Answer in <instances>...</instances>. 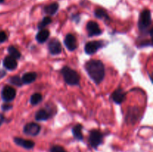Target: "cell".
I'll return each instance as SVG.
<instances>
[{"instance_id": "1", "label": "cell", "mask_w": 153, "mask_h": 152, "mask_svg": "<svg viewBox=\"0 0 153 152\" xmlns=\"http://www.w3.org/2000/svg\"><path fill=\"white\" fill-rule=\"evenodd\" d=\"M85 68L90 77L97 84H100L104 80L105 76V69L101 61L90 60L85 63Z\"/></svg>"}, {"instance_id": "2", "label": "cell", "mask_w": 153, "mask_h": 152, "mask_svg": "<svg viewBox=\"0 0 153 152\" xmlns=\"http://www.w3.org/2000/svg\"><path fill=\"white\" fill-rule=\"evenodd\" d=\"M64 81L70 86H79L80 84V77L77 72L70 67L65 66L61 70Z\"/></svg>"}, {"instance_id": "3", "label": "cell", "mask_w": 153, "mask_h": 152, "mask_svg": "<svg viewBox=\"0 0 153 152\" xmlns=\"http://www.w3.org/2000/svg\"><path fill=\"white\" fill-rule=\"evenodd\" d=\"M152 25V13L148 9L140 13L138 20V28L141 32H146Z\"/></svg>"}, {"instance_id": "4", "label": "cell", "mask_w": 153, "mask_h": 152, "mask_svg": "<svg viewBox=\"0 0 153 152\" xmlns=\"http://www.w3.org/2000/svg\"><path fill=\"white\" fill-rule=\"evenodd\" d=\"M103 135L102 133L98 130H91L90 131L89 135V142L91 147L97 149L103 142Z\"/></svg>"}, {"instance_id": "5", "label": "cell", "mask_w": 153, "mask_h": 152, "mask_svg": "<svg viewBox=\"0 0 153 152\" xmlns=\"http://www.w3.org/2000/svg\"><path fill=\"white\" fill-rule=\"evenodd\" d=\"M103 46H104V42L101 41V40L88 42L85 46V52L87 55H94Z\"/></svg>"}, {"instance_id": "6", "label": "cell", "mask_w": 153, "mask_h": 152, "mask_svg": "<svg viewBox=\"0 0 153 152\" xmlns=\"http://www.w3.org/2000/svg\"><path fill=\"white\" fill-rule=\"evenodd\" d=\"M16 89L10 86H4L1 90V98L3 101L8 103L12 101L16 97Z\"/></svg>"}, {"instance_id": "7", "label": "cell", "mask_w": 153, "mask_h": 152, "mask_svg": "<svg viewBox=\"0 0 153 152\" xmlns=\"http://www.w3.org/2000/svg\"><path fill=\"white\" fill-rule=\"evenodd\" d=\"M40 126L34 122H30L26 124L23 128L24 134L31 137H36L40 132Z\"/></svg>"}, {"instance_id": "8", "label": "cell", "mask_w": 153, "mask_h": 152, "mask_svg": "<svg viewBox=\"0 0 153 152\" xmlns=\"http://www.w3.org/2000/svg\"><path fill=\"white\" fill-rule=\"evenodd\" d=\"M140 109L137 107H130L128 110L126 116V122L128 123L134 124L140 117Z\"/></svg>"}, {"instance_id": "9", "label": "cell", "mask_w": 153, "mask_h": 152, "mask_svg": "<svg viewBox=\"0 0 153 152\" xmlns=\"http://www.w3.org/2000/svg\"><path fill=\"white\" fill-rule=\"evenodd\" d=\"M86 29L89 37L101 35L102 32V30L100 29L98 23L97 22H94V21H89L87 23Z\"/></svg>"}, {"instance_id": "10", "label": "cell", "mask_w": 153, "mask_h": 152, "mask_svg": "<svg viewBox=\"0 0 153 152\" xmlns=\"http://www.w3.org/2000/svg\"><path fill=\"white\" fill-rule=\"evenodd\" d=\"M48 49L51 55H58L62 52V46L59 40L57 39H52L48 44Z\"/></svg>"}, {"instance_id": "11", "label": "cell", "mask_w": 153, "mask_h": 152, "mask_svg": "<svg viewBox=\"0 0 153 152\" xmlns=\"http://www.w3.org/2000/svg\"><path fill=\"white\" fill-rule=\"evenodd\" d=\"M126 92L122 88H118L111 94L112 100L114 102L117 104H122L126 100Z\"/></svg>"}, {"instance_id": "12", "label": "cell", "mask_w": 153, "mask_h": 152, "mask_svg": "<svg viewBox=\"0 0 153 152\" xmlns=\"http://www.w3.org/2000/svg\"><path fill=\"white\" fill-rule=\"evenodd\" d=\"M64 45L70 52H73L77 49V41L75 36L72 34H67L64 38Z\"/></svg>"}, {"instance_id": "13", "label": "cell", "mask_w": 153, "mask_h": 152, "mask_svg": "<svg viewBox=\"0 0 153 152\" xmlns=\"http://www.w3.org/2000/svg\"><path fill=\"white\" fill-rule=\"evenodd\" d=\"M52 116V110H49L48 108L40 109L36 112L34 118L37 121H47Z\"/></svg>"}, {"instance_id": "14", "label": "cell", "mask_w": 153, "mask_h": 152, "mask_svg": "<svg viewBox=\"0 0 153 152\" xmlns=\"http://www.w3.org/2000/svg\"><path fill=\"white\" fill-rule=\"evenodd\" d=\"M13 142L18 146H20V147L23 148L25 149H28V150L32 149L35 145V143L31 141V140L25 139L20 138V137H14Z\"/></svg>"}, {"instance_id": "15", "label": "cell", "mask_w": 153, "mask_h": 152, "mask_svg": "<svg viewBox=\"0 0 153 152\" xmlns=\"http://www.w3.org/2000/svg\"><path fill=\"white\" fill-rule=\"evenodd\" d=\"M3 66L6 69L13 71L17 68V61L16 59L9 55V56L5 57V58L3 60Z\"/></svg>"}, {"instance_id": "16", "label": "cell", "mask_w": 153, "mask_h": 152, "mask_svg": "<svg viewBox=\"0 0 153 152\" xmlns=\"http://www.w3.org/2000/svg\"><path fill=\"white\" fill-rule=\"evenodd\" d=\"M50 32L47 29H41L36 35V40L39 43H43L49 39Z\"/></svg>"}, {"instance_id": "17", "label": "cell", "mask_w": 153, "mask_h": 152, "mask_svg": "<svg viewBox=\"0 0 153 152\" xmlns=\"http://www.w3.org/2000/svg\"><path fill=\"white\" fill-rule=\"evenodd\" d=\"M37 73L31 72L25 73L21 78H22L23 84H29V83H33L37 79Z\"/></svg>"}, {"instance_id": "18", "label": "cell", "mask_w": 153, "mask_h": 152, "mask_svg": "<svg viewBox=\"0 0 153 152\" xmlns=\"http://www.w3.org/2000/svg\"><path fill=\"white\" fill-rule=\"evenodd\" d=\"M82 128H83L82 125L80 124H78V125H75L72 129L73 137L76 139L79 140V141H82L84 139L83 134H82Z\"/></svg>"}, {"instance_id": "19", "label": "cell", "mask_w": 153, "mask_h": 152, "mask_svg": "<svg viewBox=\"0 0 153 152\" xmlns=\"http://www.w3.org/2000/svg\"><path fill=\"white\" fill-rule=\"evenodd\" d=\"M58 7H59V5H58V3L53 2L52 4H49V5H46L44 7V12L46 14L52 16V15L55 14L57 13Z\"/></svg>"}, {"instance_id": "20", "label": "cell", "mask_w": 153, "mask_h": 152, "mask_svg": "<svg viewBox=\"0 0 153 152\" xmlns=\"http://www.w3.org/2000/svg\"><path fill=\"white\" fill-rule=\"evenodd\" d=\"M94 15H95L96 17L98 18V19H104V20H108V21L111 20L107 11H106L105 10H104L103 8L96 9L95 12H94Z\"/></svg>"}, {"instance_id": "21", "label": "cell", "mask_w": 153, "mask_h": 152, "mask_svg": "<svg viewBox=\"0 0 153 152\" xmlns=\"http://www.w3.org/2000/svg\"><path fill=\"white\" fill-rule=\"evenodd\" d=\"M7 52H8L9 55H10V57H12V58H14V59L17 60L21 58L20 52H19V50L13 46H9V47L7 48Z\"/></svg>"}, {"instance_id": "22", "label": "cell", "mask_w": 153, "mask_h": 152, "mask_svg": "<svg viewBox=\"0 0 153 152\" xmlns=\"http://www.w3.org/2000/svg\"><path fill=\"white\" fill-rule=\"evenodd\" d=\"M42 99H43V96H42L41 94L39 93V92H36V93L33 94L30 98V103H31V105L36 106L41 102Z\"/></svg>"}, {"instance_id": "23", "label": "cell", "mask_w": 153, "mask_h": 152, "mask_svg": "<svg viewBox=\"0 0 153 152\" xmlns=\"http://www.w3.org/2000/svg\"><path fill=\"white\" fill-rule=\"evenodd\" d=\"M9 82L11 84L14 85L16 86H22L23 85V83L22 81V78L19 75H13L9 78Z\"/></svg>"}, {"instance_id": "24", "label": "cell", "mask_w": 153, "mask_h": 152, "mask_svg": "<svg viewBox=\"0 0 153 152\" xmlns=\"http://www.w3.org/2000/svg\"><path fill=\"white\" fill-rule=\"evenodd\" d=\"M51 22H52V19H51L49 16H45V17L39 22L38 25H37V28H38L39 30L44 29V28H46L47 25L51 24Z\"/></svg>"}, {"instance_id": "25", "label": "cell", "mask_w": 153, "mask_h": 152, "mask_svg": "<svg viewBox=\"0 0 153 152\" xmlns=\"http://www.w3.org/2000/svg\"><path fill=\"white\" fill-rule=\"evenodd\" d=\"M50 152H67L62 146L54 145L50 148Z\"/></svg>"}, {"instance_id": "26", "label": "cell", "mask_w": 153, "mask_h": 152, "mask_svg": "<svg viewBox=\"0 0 153 152\" xmlns=\"http://www.w3.org/2000/svg\"><path fill=\"white\" fill-rule=\"evenodd\" d=\"M7 34H6V33L3 31H0V43L5 42L6 40H7Z\"/></svg>"}, {"instance_id": "27", "label": "cell", "mask_w": 153, "mask_h": 152, "mask_svg": "<svg viewBox=\"0 0 153 152\" xmlns=\"http://www.w3.org/2000/svg\"><path fill=\"white\" fill-rule=\"evenodd\" d=\"M12 108H13V106L10 104H7V103L1 105V110L3 111H8V110H11Z\"/></svg>"}, {"instance_id": "28", "label": "cell", "mask_w": 153, "mask_h": 152, "mask_svg": "<svg viewBox=\"0 0 153 152\" xmlns=\"http://www.w3.org/2000/svg\"><path fill=\"white\" fill-rule=\"evenodd\" d=\"M4 119H5V118H4V115L0 113V126H1V125L3 124V122H4Z\"/></svg>"}, {"instance_id": "29", "label": "cell", "mask_w": 153, "mask_h": 152, "mask_svg": "<svg viewBox=\"0 0 153 152\" xmlns=\"http://www.w3.org/2000/svg\"><path fill=\"white\" fill-rule=\"evenodd\" d=\"M4 0H0V4H1V3H2V2H4Z\"/></svg>"}]
</instances>
